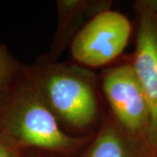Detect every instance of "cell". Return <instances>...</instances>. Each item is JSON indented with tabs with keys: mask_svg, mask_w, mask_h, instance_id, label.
I'll return each mask as SVG.
<instances>
[{
	"mask_svg": "<svg viewBox=\"0 0 157 157\" xmlns=\"http://www.w3.org/2000/svg\"><path fill=\"white\" fill-rule=\"evenodd\" d=\"M0 137L19 151H40L78 157L88 136L67 134L25 73L0 94Z\"/></svg>",
	"mask_w": 157,
	"mask_h": 157,
	"instance_id": "obj_1",
	"label": "cell"
},
{
	"mask_svg": "<svg viewBox=\"0 0 157 157\" xmlns=\"http://www.w3.org/2000/svg\"><path fill=\"white\" fill-rule=\"evenodd\" d=\"M25 73L59 123L83 130L95 122L99 104L89 71L43 59L25 67Z\"/></svg>",
	"mask_w": 157,
	"mask_h": 157,
	"instance_id": "obj_2",
	"label": "cell"
},
{
	"mask_svg": "<svg viewBox=\"0 0 157 157\" xmlns=\"http://www.w3.org/2000/svg\"><path fill=\"white\" fill-rule=\"evenodd\" d=\"M102 90L114 121L150 157L147 144L149 107L132 63L121 64L105 71Z\"/></svg>",
	"mask_w": 157,
	"mask_h": 157,
	"instance_id": "obj_3",
	"label": "cell"
},
{
	"mask_svg": "<svg viewBox=\"0 0 157 157\" xmlns=\"http://www.w3.org/2000/svg\"><path fill=\"white\" fill-rule=\"evenodd\" d=\"M131 33L128 17L107 9L94 16L75 35L71 42L72 56L89 67L107 65L123 52Z\"/></svg>",
	"mask_w": 157,
	"mask_h": 157,
	"instance_id": "obj_4",
	"label": "cell"
},
{
	"mask_svg": "<svg viewBox=\"0 0 157 157\" xmlns=\"http://www.w3.org/2000/svg\"><path fill=\"white\" fill-rule=\"evenodd\" d=\"M136 46L132 60L136 77L149 107L147 144L150 157L157 155V13L146 0L136 1Z\"/></svg>",
	"mask_w": 157,
	"mask_h": 157,
	"instance_id": "obj_5",
	"label": "cell"
},
{
	"mask_svg": "<svg viewBox=\"0 0 157 157\" xmlns=\"http://www.w3.org/2000/svg\"><path fill=\"white\" fill-rule=\"evenodd\" d=\"M111 1L91 0H59L57 1L59 22L53 39L50 59H55L67 45L75 35L96 14L110 9Z\"/></svg>",
	"mask_w": 157,
	"mask_h": 157,
	"instance_id": "obj_6",
	"label": "cell"
},
{
	"mask_svg": "<svg viewBox=\"0 0 157 157\" xmlns=\"http://www.w3.org/2000/svg\"><path fill=\"white\" fill-rule=\"evenodd\" d=\"M78 157H148L146 151L129 138L112 116L103 122Z\"/></svg>",
	"mask_w": 157,
	"mask_h": 157,
	"instance_id": "obj_7",
	"label": "cell"
},
{
	"mask_svg": "<svg viewBox=\"0 0 157 157\" xmlns=\"http://www.w3.org/2000/svg\"><path fill=\"white\" fill-rule=\"evenodd\" d=\"M24 68L0 44V94L11 88L23 74Z\"/></svg>",
	"mask_w": 157,
	"mask_h": 157,
	"instance_id": "obj_8",
	"label": "cell"
},
{
	"mask_svg": "<svg viewBox=\"0 0 157 157\" xmlns=\"http://www.w3.org/2000/svg\"><path fill=\"white\" fill-rule=\"evenodd\" d=\"M0 157H23V152L0 137Z\"/></svg>",
	"mask_w": 157,
	"mask_h": 157,
	"instance_id": "obj_9",
	"label": "cell"
},
{
	"mask_svg": "<svg viewBox=\"0 0 157 157\" xmlns=\"http://www.w3.org/2000/svg\"><path fill=\"white\" fill-rule=\"evenodd\" d=\"M23 157H61L52 155L48 153L40 151H34V150H30V151L23 152Z\"/></svg>",
	"mask_w": 157,
	"mask_h": 157,
	"instance_id": "obj_10",
	"label": "cell"
},
{
	"mask_svg": "<svg viewBox=\"0 0 157 157\" xmlns=\"http://www.w3.org/2000/svg\"><path fill=\"white\" fill-rule=\"evenodd\" d=\"M147 6L157 13V0H146Z\"/></svg>",
	"mask_w": 157,
	"mask_h": 157,
	"instance_id": "obj_11",
	"label": "cell"
},
{
	"mask_svg": "<svg viewBox=\"0 0 157 157\" xmlns=\"http://www.w3.org/2000/svg\"><path fill=\"white\" fill-rule=\"evenodd\" d=\"M156 157H157V155H156Z\"/></svg>",
	"mask_w": 157,
	"mask_h": 157,
	"instance_id": "obj_12",
	"label": "cell"
}]
</instances>
